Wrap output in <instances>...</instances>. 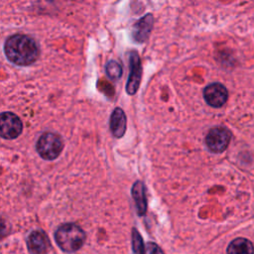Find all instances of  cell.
<instances>
[{
	"mask_svg": "<svg viewBox=\"0 0 254 254\" xmlns=\"http://www.w3.org/2000/svg\"><path fill=\"white\" fill-rule=\"evenodd\" d=\"M55 238L63 251L74 252L84 243L85 234L78 225L74 223H64L56 230Z\"/></svg>",
	"mask_w": 254,
	"mask_h": 254,
	"instance_id": "7a4b0ae2",
	"label": "cell"
},
{
	"mask_svg": "<svg viewBox=\"0 0 254 254\" xmlns=\"http://www.w3.org/2000/svg\"><path fill=\"white\" fill-rule=\"evenodd\" d=\"M105 72L110 79L117 80L122 76L123 68L117 61H109L105 66Z\"/></svg>",
	"mask_w": 254,
	"mask_h": 254,
	"instance_id": "4fadbf2b",
	"label": "cell"
},
{
	"mask_svg": "<svg viewBox=\"0 0 254 254\" xmlns=\"http://www.w3.org/2000/svg\"><path fill=\"white\" fill-rule=\"evenodd\" d=\"M0 133L4 139H15L23 130V123L21 119L12 112H3L1 114Z\"/></svg>",
	"mask_w": 254,
	"mask_h": 254,
	"instance_id": "5b68a950",
	"label": "cell"
},
{
	"mask_svg": "<svg viewBox=\"0 0 254 254\" xmlns=\"http://www.w3.org/2000/svg\"><path fill=\"white\" fill-rule=\"evenodd\" d=\"M227 254H254L252 243L246 238H236L227 247Z\"/></svg>",
	"mask_w": 254,
	"mask_h": 254,
	"instance_id": "7c38bea8",
	"label": "cell"
},
{
	"mask_svg": "<svg viewBox=\"0 0 254 254\" xmlns=\"http://www.w3.org/2000/svg\"><path fill=\"white\" fill-rule=\"evenodd\" d=\"M64 143L62 138L55 133L46 132L42 134L36 144L38 154L45 160H55L62 153Z\"/></svg>",
	"mask_w": 254,
	"mask_h": 254,
	"instance_id": "3957f363",
	"label": "cell"
},
{
	"mask_svg": "<svg viewBox=\"0 0 254 254\" xmlns=\"http://www.w3.org/2000/svg\"><path fill=\"white\" fill-rule=\"evenodd\" d=\"M129 63H130V74H129L128 81L126 83V91L129 95H133L137 92L140 85L141 77H142L141 60L137 52L133 51L130 53Z\"/></svg>",
	"mask_w": 254,
	"mask_h": 254,
	"instance_id": "8992f818",
	"label": "cell"
},
{
	"mask_svg": "<svg viewBox=\"0 0 254 254\" xmlns=\"http://www.w3.org/2000/svg\"><path fill=\"white\" fill-rule=\"evenodd\" d=\"M4 53L6 58L17 65H29L35 63L40 56L37 42L24 34L10 36L4 44Z\"/></svg>",
	"mask_w": 254,
	"mask_h": 254,
	"instance_id": "6da1fadb",
	"label": "cell"
},
{
	"mask_svg": "<svg viewBox=\"0 0 254 254\" xmlns=\"http://www.w3.org/2000/svg\"><path fill=\"white\" fill-rule=\"evenodd\" d=\"M154 17L152 14H147L138 20L132 29V38L137 43H143L148 40L153 29Z\"/></svg>",
	"mask_w": 254,
	"mask_h": 254,
	"instance_id": "ba28073f",
	"label": "cell"
},
{
	"mask_svg": "<svg viewBox=\"0 0 254 254\" xmlns=\"http://www.w3.org/2000/svg\"><path fill=\"white\" fill-rule=\"evenodd\" d=\"M144 254H165L163 250L154 242H149L145 245Z\"/></svg>",
	"mask_w": 254,
	"mask_h": 254,
	"instance_id": "9a60e30c",
	"label": "cell"
},
{
	"mask_svg": "<svg viewBox=\"0 0 254 254\" xmlns=\"http://www.w3.org/2000/svg\"><path fill=\"white\" fill-rule=\"evenodd\" d=\"M203 97L208 105L212 107H221L228 98V91L223 84L213 82L204 87Z\"/></svg>",
	"mask_w": 254,
	"mask_h": 254,
	"instance_id": "52a82bcc",
	"label": "cell"
},
{
	"mask_svg": "<svg viewBox=\"0 0 254 254\" xmlns=\"http://www.w3.org/2000/svg\"><path fill=\"white\" fill-rule=\"evenodd\" d=\"M132 239H133V248H134V253H135V254H144L142 238H141V236H140L139 232H138L136 229H133Z\"/></svg>",
	"mask_w": 254,
	"mask_h": 254,
	"instance_id": "5bb4252c",
	"label": "cell"
},
{
	"mask_svg": "<svg viewBox=\"0 0 254 254\" xmlns=\"http://www.w3.org/2000/svg\"><path fill=\"white\" fill-rule=\"evenodd\" d=\"M49 246V238L42 230H35L28 237V247L33 254H45Z\"/></svg>",
	"mask_w": 254,
	"mask_h": 254,
	"instance_id": "9c48e42d",
	"label": "cell"
},
{
	"mask_svg": "<svg viewBox=\"0 0 254 254\" xmlns=\"http://www.w3.org/2000/svg\"><path fill=\"white\" fill-rule=\"evenodd\" d=\"M132 197L134 199L136 210L139 215H144L147 210V197L145 185L141 181H137L131 190Z\"/></svg>",
	"mask_w": 254,
	"mask_h": 254,
	"instance_id": "8fae6325",
	"label": "cell"
},
{
	"mask_svg": "<svg viewBox=\"0 0 254 254\" xmlns=\"http://www.w3.org/2000/svg\"><path fill=\"white\" fill-rule=\"evenodd\" d=\"M231 139V133L224 127H214L210 129L205 137L207 148L213 153H221L227 147Z\"/></svg>",
	"mask_w": 254,
	"mask_h": 254,
	"instance_id": "277c9868",
	"label": "cell"
},
{
	"mask_svg": "<svg viewBox=\"0 0 254 254\" xmlns=\"http://www.w3.org/2000/svg\"><path fill=\"white\" fill-rule=\"evenodd\" d=\"M126 123H127V119L124 111L121 108L116 107L111 113L110 121H109L110 131L114 137L121 138L125 134Z\"/></svg>",
	"mask_w": 254,
	"mask_h": 254,
	"instance_id": "30bf717a",
	"label": "cell"
}]
</instances>
